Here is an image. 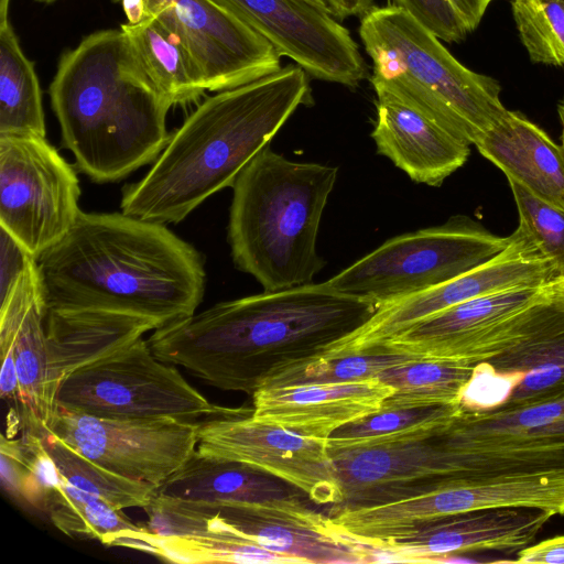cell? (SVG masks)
<instances>
[{
	"mask_svg": "<svg viewBox=\"0 0 564 564\" xmlns=\"http://www.w3.org/2000/svg\"><path fill=\"white\" fill-rule=\"evenodd\" d=\"M378 307L312 282L217 303L155 329L148 343L160 360L208 386L253 394L275 371L325 354Z\"/></svg>",
	"mask_w": 564,
	"mask_h": 564,
	"instance_id": "1",
	"label": "cell"
},
{
	"mask_svg": "<svg viewBox=\"0 0 564 564\" xmlns=\"http://www.w3.org/2000/svg\"><path fill=\"white\" fill-rule=\"evenodd\" d=\"M44 311H104L159 328L195 314L205 292L199 252L164 224L80 212L36 259Z\"/></svg>",
	"mask_w": 564,
	"mask_h": 564,
	"instance_id": "2",
	"label": "cell"
},
{
	"mask_svg": "<svg viewBox=\"0 0 564 564\" xmlns=\"http://www.w3.org/2000/svg\"><path fill=\"white\" fill-rule=\"evenodd\" d=\"M307 73L290 64L203 101L171 133L150 171L122 188V213L177 224L237 176L301 105L312 102Z\"/></svg>",
	"mask_w": 564,
	"mask_h": 564,
	"instance_id": "3",
	"label": "cell"
},
{
	"mask_svg": "<svg viewBox=\"0 0 564 564\" xmlns=\"http://www.w3.org/2000/svg\"><path fill=\"white\" fill-rule=\"evenodd\" d=\"M48 94L63 147L96 183H111L155 162L171 133L173 106L121 29L96 31L65 52Z\"/></svg>",
	"mask_w": 564,
	"mask_h": 564,
	"instance_id": "4",
	"label": "cell"
},
{
	"mask_svg": "<svg viewBox=\"0 0 564 564\" xmlns=\"http://www.w3.org/2000/svg\"><path fill=\"white\" fill-rule=\"evenodd\" d=\"M338 167L261 150L232 185L228 242L236 267L264 291L313 282L325 261L316 241Z\"/></svg>",
	"mask_w": 564,
	"mask_h": 564,
	"instance_id": "5",
	"label": "cell"
},
{
	"mask_svg": "<svg viewBox=\"0 0 564 564\" xmlns=\"http://www.w3.org/2000/svg\"><path fill=\"white\" fill-rule=\"evenodd\" d=\"M359 36L372 62L373 89L410 101L469 145L508 110L496 79L460 64L398 6L373 7L361 18Z\"/></svg>",
	"mask_w": 564,
	"mask_h": 564,
	"instance_id": "6",
	"label": "cell"
},
{
	"mask_svg": "<svg viewBox=\"0 0 564 564\" xmlns=\"http://www.w3.org/2000/svg\"><path fill=\"white\" fill-rule=\"evenodd\" d=\"M509 236L466 215L384 241L327 283L379 306L447 282L499 254Z\"/></svg>",
	"mask_w": 564,
	"mask_h": 564,
	"instance_id": "7",
	"label": "cell"
},
{
	"mask_svg": "<svg viewBox=\"0 0 564 564\" xmlns=\"http://www.w3.org/2000/svg\"><path fill=\"white\" fill-rule=\"evenodd\" d=\"M56 406L100 417L186 421L231 410L209 402L142 337L68 375L58 388Z\"/></svg>",
	"mask_w": 564,
	"mask_h": 564,
	"instance_id": "8",
	"label": "cell"
},
{
	"mask_svg": "<svg viewBox=\"0 0 564 564\" xmlns=\"http://www.w3.org/2000/svg\"><path fill=\"white\" fill-rule=\"evenodd\" d=\"M74 169L36 135H0V227L37 259L77 220Z\"/></svg>",
	"mask_w": 564,
	"mask_h": 564,
	"instance_id": "9",
	"label": "cell"
},
{
	"mask_svg": "<svg viewBox=\"0 0 564 564\" xmlns=\"http://www.w3.org/2000/svg\"><path fill=\"white\" fill-rule=\"evenodd\" d=\"M564 398V302L544 295L520 316L514 340L474 366L462 404L508 410Z\"/></svg>",
	"mask_w": 564,
	"mask_h": 564,
	"instance_id": "10",
	"label": "cell"
},
{
	"mask_svg": "<svg viewBox=\"0 0 564 564\" xmlns=\"http://www.w3.org/2000/svg\"><path fill=\"white\" fill-rule=\"evenodd\" d=\"M199 424L100 417L56 406L47 432L107 470L159 489L195 452Z\"/></svg>",
	"mask_w": 564,
	"mask_h": 564,
	"instance_id": "11",
	"label": "cell"
},
{
	"mask_svg": "<svg viewBox=\"0 0 564 564\" xmlns=\"http://www.w3.org/2000/svg\"><path fill=\"white\" fill-rule=\"evenodd\" d=\"M196 451L273 475L317 505L334 507L345 498L327 438L304 436L257 420L252 409H231L205 419L199 424Z\"/></svg>",
	"mask_w": 564,
	"mask_h": 564,
	"instance_id": "12",
	"label": "cell"
},
{
	"mask_svg": "<svg viewBox=\"0 0 564 564\" xmlns=\"http://www.w3.org/2000/svg\"><path fill=\"white\" fill-rule=\"evenodd\" d=\"M555 278L554 265L518 226L508 246L491 260L434 288L380 305L362 327L324 355L376 351L386 340L451 306L513 288L546 285Z\"/></svg>",
	"mask_w": 564,
	"mask_h": 564,
	"instance_id": "13",
	"label": "cell"
},
{
	"mask_svg": "<svg viewBox=\"0 0 564 564\" xmlns=\"http://www.w3.org/2000/svg\"><path fill=\"white\" fill-rule=\"evenodd\" d=\"M446 433L465 476L564 467V398L508 410L462 405Z\"/></svg>",
	"mask_w": 564,
	"mask_h": 564,
	"instance_id": "14",
	"label": "cell"
},
{
	"mask_svg": "<svg viewBox=\"0 0 564 564\" xmlns=\"http://www.w3.org/2000/svg\"><path fill=\"white\" fill-rule=\"evenodd\" d=\"M185 46L208 91L236 88L281 69L273 45L214 0H144Z\"/></svg>",
	"mask_w": 564,
	"mask_h": 564,
	"instance_id": "15",
	"label": "cell"
},
{
	"mask_svg": "<svg viewBox=\"0 0 564 564\" xmlns=\"http://www.w3.org/2000/svg\"><path fill=\"white\" fill-rule=\"evenodd\" d=\"M545 285L478 296L433 314L381 344L376 351L475 366L503 351L517 337L520 314Z\"/></svg>",
	"mask_w": 564,
	"mask_h": 564,
	"instance_id": "16",
	"label": "cell"
},
{
	"mask_svg": "<svg viewBox=\"0 0 564 564\" xmlns=\"http://www.w3.org/2000/svg\"><path fill=\"white\" fill-rule=\"evenodd\" d=\"M317 79L356 87L366 63L350 32L305 0H214Z\"/></svg>",
	"mask_w": 564,
	"mask_h": 564,
	"instance_id": "17",
	"label": "cell"
},
{
	"mask_svg": "<svg viewBox=\"0 0 564 564\" xmlns=\"http://www.w3.org/2000/svg\"><path fill=\"white\" fill-rule=\"evenodd\" d=\"M551 517L535 508L471 510L424 521L367 545L375 552V562H445L469 551H519Z\"/></svg>",
	"mask_w": 564,
	"mask_h": 564,
	"instance_id": "18",
	"label": "cell"
},
{
	"mask_svg": "<svg viewBox=\"0 0 564 564\" xmlns=\"http://www.w3.org/2000/svg\"><path fill=\"white\" fill-rule=\"evenodd\" d=\"M293 497L259 503H198L217 521L274 553L306 563H368L364 543L339 530L322 512ZM197 503V502H195Z\"/></svg>",
	"mask_w": 564,
	"mask_h": 564,
	"instance_id": "19",
	"label": "cell"
},
{
	"mask_svg": "<svg viewBox=\"0 0 564 564\" xmlns=\"http://www.w3.org/2000/svg\"><path fill=\"white\" fill-rule=\"evenodd\" d=\"M0 341L13 344L23 433L43 436L48 433L56 410L58 388L48 361L36 260L28 265L1 302Z\"/></svg>",
	"mask_w": 564,
	"mask_h": 564,
	"instance_id": "20",
	"label": "cell"
},
{
	"mask_svg": "<svg viewBox=\"0 0 564 564\" xmlns=\"http://www.w3.org/2000/svg\"><path fill=\"white\" fill-rule=\"evenodd\" d=\"M377 122L371 132L377 153L388 158L414 183L440 187L462 167L470 145L410 101L375 89Z\"/></svg>",
	"mask_w": 564,
	"mask_h": 564,
	"instance_id": "21",
	"label": "cell"
},
{
	"mask_svg": "<svg viewBox=\"0 0 564 564\" xmlns=\"http://www.w3.org/2000/svg\"><path fill=\"white\" fill-rule=\"evenodd\" d=\"M393 392L378 378L260 388L252 394V416L304 436L328 438L339 427L380 411Z\"/></svg>",
	"mask_w": 564,
	"mask_h": 564,
	"instance_id": "22",
	"label": "cell"
},
{
	"mask_svg": "<svg viewBox=\"0 0 564 564\" xmlns=\"http://www.w3.org/2000/svg\"><path fill=\"white\" fill-rule=\"evenodd\" d=\"M479 153L534 195L564 207V153L525 116L507 110L475 144Z\"/></svg>",
	"mask_w": 564,
	"mask_h": 564,
	"instance_id": "23",
	"label": "cell"
},
{
	"mask_svg": "<svg viewBox=\"0 0 564 564\" xmlns=\"http://www.w3.org/2000/svg\"><path fill=\"white\" fill-rule=\"evenodd\" d=\"M44 325L50 367L57 388L75 370L158 329L150 319L104 311H44Z\"/></svg>",
	"mask_w": 564,
	"mask_h": 564,
	"instance_id": "24",
	"label": "cell"
},
{
	"mask_svg": "<svg viewBox=\"0 0 564 564\" xmlns=\"http://www.w3.org/2000/svg\"><path fill=\"white\" fill-rule=\"evenodd\" d=\"M158 494L210 506L259 503L306 496L293 485L256 467L205 456L196 449L158 489Z\"/></svg>",
	"mask_w": 564,
	"mask_h": 564,
	"instance_id": "25",
	"label": "cell"
},
{
	"mask_svg": "<svg viewBox=\"0 0 564 564\" xmlns=\"http://www.w3.org/2000/svg\"><path fill=\"white\" fill-rule=\"evenodd\" d=\"M44 511L67 535L87 536L108 546L149 553V531L143 524L133 523L123 509L72 485L57 480L46 498Z\"/></svg>",
	"mask_w": 564,
	"mask_h": 564,
	"instance_id": "26",
	"label": "cell"
},
{
	"mask_svg": "<svg viewBox=\"0 0 564 564\" xmlns=\"http://www.w3.org/2000/svg\"><path fill=\"white\" fill-rule=\"evenodd\" d=\"M148 75L172 105L199 99L207 87L194 59L178 40L154 17L135 23H121Z\"/></svg>",
	"mask_w": 564,
	"mask_h": 564,
	"instance_id": "27",
	"label": "cell"
},
{
	"mask_svg": "<svg viewBox=\"0 0 564 564\" xmlns=\"http://www.w3.org/2000/svg\"><path fill=\"white\" fill-rule=\"evenodd\" d=\"M192 503L205 516L207 527L176 536H156L149 531V553L173 563L302 564L297 558L267 550Z\"/></svg>",
	"mask_w": 564,
	"mask_h": 564,
	"instance_id": "28",
	"label": "cell"
},
{
	"mask_svg": "<svg viewBox=\"0 0 564 564\" xmlns=\"http://www.w3.org/2000/svg\"><path fill=\"white\" fill-rule=\"evenodd\" d=\"M0 135L46 137L34 63L23 53L9 18L0 20Z\"/></svg>",
	"mask_w": 564,
	"mask_h": 564,
	"instance_id": "29",
	"label": "cell"
},
{
	"mask_svg": "<svg viewBox=\"0 0 564 564\" xmlns=\"http://www.w3.org/2000/svg\"><path fill=\"white\" fill-rule=\"evenodd\" d=\"M473 372L469 364L424 358L390 367L377 377L394 389L380 410L459 405Z\"/></svg>",
	"mask_w": 564,
	"mask_h": 564,
	"instance_id": "30",
	"label": "cell"
},
{
	"mask_svg": "<svg viewBox=\"0 0 564 564\" xmlns=\"http://www.w3.org/2000/svg\"><path fill=\"white\" fill-rule=\"evenodd\" d=\"M460 408L462 404L380 410L339 427L327 438L328 447L350 451L425 437L448 424Z\"/></svg>",
	"mask_w": 564,
	"mask_h": 564,
	"instance_id": "31",
	"label": "cell"
},
{
	"mask_svg": "<svg viewBox=\"0 0 564 564\" xmlns=\"http://www.w3.org/2000/svg\"><path fill=\"white\" fill-rule=\"evenodd\" d=\"M41 441L59 481L97 496L119 509L145 508L158 492L148 484L107 470L51 433L41 436Z\"/></svg>",
	"mask_w": 564,
	"mask_h": 564,
	"instance_id": "32",
	"label": "cell"
},
{
	"mask_svg": "<svg viewBox=\"0 0 564 564\" xmlns=\"http://www.w3.org/2000/svg\"><path fill=\"white\" fill-rule=\"evenodd\" d=\"M414 359L420 358L387 350L319 355L275 371L260 388L364 381L377 378L390 367Z\"/></svg>",
	"mask_w": 564,
	"mask_h": 564,
	"instance_id": "33",
	"label": "cell"
},
{
	"mask_svg": "<svg viewBox=\"0 0 564 564\" xmlns=\"http://www.w3.org/2000/svg\"><path fill=\"white\" fill-rule=\"evenodd\" d=\"M1 481L3 488L28 503L44 509L57 474L41 436L23 433L18 440L1 436Z\"/></svg>",
	"mask_w": 564,
	"mask_h": 564,
	"instance_id": "34",
	"label": "cell"
},
{
	"mask_svg": "<svg viewBox=\"0 0 564 564\" xmlns=\"http://www.w3.org/2000/svg\"><path fill=\"white\" fill-rule=\"evenodd\" d=\"M511 9L531 62L564 66V0H512Z\"/></svg>",
	"mask_w": 564,
	"mask_h": 564,
	"instance_id": "35",
	"label": "cell"
},
{
	"mask_svg": "<svg viewBox=\"0 0 564 564\" xmlns=\"http://www.w3.org/2000/svg\"><path fill=\"white\" fill-rule=\"evenodd\" d=\"M517 205L519 227L540 252L564 276V207L534 195L521 184L508 180Z\"/></svg>",
	"mask_w": 564,
	"mask_h": 564,
	"instance_id": "36",
	"label": "cell"
},
{
	"mask_svg": "<svg viewBox=\"0 0 564 564\" xmlns=\"http://www.w3.org/2000/svg\"><path fill=\"white\" fill-rule=\"evenodd\" d=\"M441 41L456 43L470 32L451 0H393Z\"/></svg>",
	"mask_w": 564,
	"mask_h": 564,
	"instance_id": "37",
	"label": "cell"
},
{
	"mask_svg": "<svg viewBox=\"0 0 564 564\" xmlns=\"http://www.w3.org/2000/svg\"><path fill=\"white\" fill-rule=\"evenodd\" d=\"M0 295L2 302L12 292L28 265L36 259L2 227H0Z\"/></svg>",
	"mask_w": 564,
	"mask_h": 564,
	"instance_id": "38",
	"label": "cell"
},
{
	"mask_svg": "<svg viewBox=\"0 0 564 564\" xmlns=\"http://www.w3.org/2000/svg\"><path fill=\"white\" fill-rule=\"evenodd\" d=\"M513 562L522 564H564V535L554 536L519 550Z\"/></svg>",
	"mask_w": 564,
	"mask_h": 564,
	"instance_id": "39",
	"label": "cell"
},
{
	"mask_svg": "<svg viewBox=\"0 0 564 564\" xmlns=\"http://www.w3.org/2000/svg\"><path fill=\"white\" fill-rule=\"evenodd\" d=\"M329 13L338 19L351 15H365L373 8V0H323Z\"/></svg>",
	"mask_w": 564,
	"mask_h": 564,
	"instance_id": "40",
	"label": "cell"
},
{
	"mask_svg": "<svg viewBox=\"0 0 564 564\" xmlns=\"http://www.w3.org/2000/svg\"><path fill=\"white\" fill-rule=\"evenodd\" d=\"M471 32L481 21L487 8L495 0H451Z\"/></svg>",
	"mask_w": 564,
	"mask_h": 564,
	"instance_id": "41",
	"label": "cell"
},
{
	"mask_svg": "<svg viewBox=\"0 0 564 564\" xmlns=\"http://www.w3.org/2000/svg\"><path fill=\"white\" fill-rule=\"evenodd\" d=\"M546 291L564 302V276H558L545 285Z\"/></svg>",
	"mask_w": 564,
	"mask_h": 564,
	"instance_id": "42",
	"label": "cell"
},
{
	"mask_svg": "<svg viewBox=\"0 0 564 564\" xmlns=\"http://www.w3.org/2000/svg\"><path fill=\"white\" fill-rule=\"evenodd\" d=\"M557 113H558V118H560V122H561V128H562V132H561V147H562V150H563V153H564V99L557 106Z\"/></svg>",
	"mask_w": 564,
	"mask_h": 564,
	"instance_id": "43",
	"label": "cell"
},
{
	"mask_svg": "<svg viewBox=\"0 0 564 564\" xmlns=\"http://www.w3.org/2000/svg\"><path fill=\"white\" fill-rule=\"evenodd\" d=\"M305 1L311 3L312 6H314V7L318 8V9H321V10L326 11V12L329 13L328 8H327V6L325 4V2L323 0H305Z\"/></svg>",
	"mask_w": 564,
	"mask_h": 564,
	"instance_id": "44",
	"label": "cell"
},
{
	"mask_svg": "<svg viewBox=\"0 0 564 564\" xmlns=\"http://www.w3.org/2000/svg\"><path fill=\"white\" fill-rule=\"evenodd\" d=\"M35 2H40V3H44V4H50V3H53L55 2L56 0H34Z\"/></svg>",
	"mask_w": 564,
	"mask_h": 564,
	"instance_id": "45",
	"label": "cell"
}]
</instances>
